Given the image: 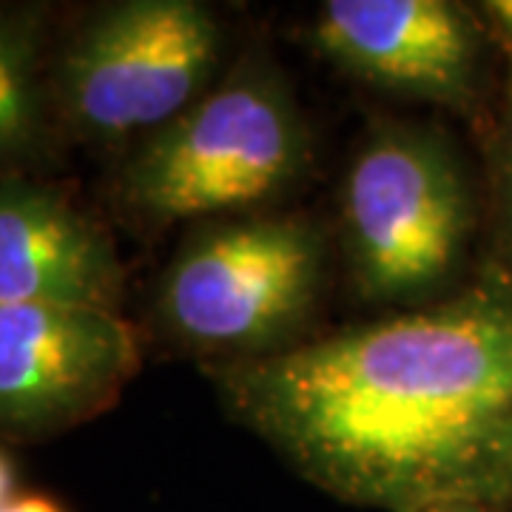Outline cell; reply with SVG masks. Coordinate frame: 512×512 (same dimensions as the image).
Segmentation results:
<instances>
[{
    "label": "cell",
    "instance_id": "4fadbf2b",
    "mask_svg": "<svg viewBox=\"0 0 512 512\" xmlns=\"http://www.w3.org/2000/svg\"><path fill=\"white\" fill-rule=\"evenodd\" d=\"M430 512H487L481 504H447V507H436Z\"/></svg>",
    "mask_w": 512,
    "mask_h": 512
},
{
    "label": "cell",
    "instance_id": "8992f818",
    "mask_svg": "<svg viewBox=\"0 0 512 512\" xmlns=\"http://www.w3.org/2000/svg\"><path fill=\"white\" fill-rule=\"evenodd\" d=\"M137 370V333L117 311L0 305V436H49L94 419Z\"/></svg>",
    "mask_w": 512,
    "mask_h": 512
},
{
    "label": "cell",
    "instance_id": "5b68a950",
    "mask_svg": "<svg viewBox=\"0 0 512 512\" xmlns=\"http://www.w3.org/2000/svg\"><path fill=\"white\" fill-rule=\"evenodd\" d=\"M322 265L325 248L308 222H225L174 256L154 308L191 348L262 356L313 311Z\"/></svg>",
    "mask_w": 512,
    "mask_h": 512
},
{
    "label": "cell",
    "instance_id": "52a82bcc",
    "mask_svg": "<svg viewBox=\"0 0 512 512\" xmlns=\"http://www.w3.org/2000/svg\"><path fill=\"white\" fill-rule=\"evenodd\" d=\"M311 40L330 63L387 92L456 103L473 83V26L447 0H328Z\"/></svg>",
    "mask_w": 512,
    "mask_h": 512
},
{
    "label": "cell",
    "instance_id": "30bf717a",
    "mask_svg": "<svg viewBox=\"0 0 512 512\" xmlns=\"http://www.w3.org/2000/svg\"><path fill=\"white\" fill-rule=\"evenodd\" d=\"M0 512H66L60 504H57L52 495L43 493H26L12 498L9 504H3Z\"/></svg>",
    "mask_w": 512,
    "mask_h": 512
},
{
    "label": "cell",
    "instance_id": "ba28073f",
    "mask_svg": "<svg viewBox=\"0 0 512 512\" xmlns=\"http://www.w3.org/2000/svg\"><path fill=\"white\" fill-rule=\"evenodd\" d=\"M123 291L126 268L103 222L57 185L0 177V305L117 311Z\"/></svg>",
    "mask_w": 512,
    "mask_h": 512
},
{
    "label": "cell",
    "instance_id": "8fae6325",
    "mask_svg": "<svg viewBox=\"0 0 512 512\" xmlns=\"http://www.w3.org/2000/svg\"><path fill=\"white\" fill-rule=\"evenodd\" d=\"M12 490H15V461L0 447V507L12 501Z\"/></svg>",
    "mask_w": 512,
    "mask_h": 512
},
{
    "label": "cell",
    "instance_id": "7a4b0ae2",
    "mask_svg": "<svg viewBox=\"0 0 512 512\" xmlns=\"http://www.w3.org/2000/svg\"><path fill=\"white\" fill-rule=\"evenodd\" d=\"M308 131L288 86L248 60L140 143L117 194L157 222L225 214L271 200L305 171Z\"/></svg>",
    "mask_w": 512,
    "mask_h": 512
},
{
    "label": "cell",
    "instance_id": "277c9868",
    "mask_svg": "<svg viewBox=\"0 0 512 512\" xmlns=\"http://www.w3.org/2000/svg\"><path fill=\"white\" fill-rule=\"evenodd\" d=\"M342 234L365 296L419 299L450 276L467 234V197L450 151L407 123L373 128L342 185Z\"/></svg>",
    "mask_w": 512,
    "mask_h": 512
},
{
    "label": "cell",
    "instance_id": "9a60e30c",
    "mask_svg": "<svg viewBox=\"0 0 512 512\" xmlns=\"http://www.w3.org/2000/svg\"><path fill=\"white\" fill-rule=\"evenodd\" d=\"M507 470H510V481H512V436H510V447H507Z\"/></svg>",
    "mask_w": 512,
    "mask_h": 512
},
{
    "label": "cell",
    "instance_id": "3957f363",
    "mask_svg": "<svg viewBox=\"0 0 512 512\" xmlns=\"http://www.w3.org/2000/svg\"><path fill=\"white\" fill-rule=\"evenodd\" d=\"M220 23L197 0H123L94 9L57 55L52 89L86 140L154 134L205 94Z\"/></svg>",
    "mask_w": 512,
    "mask_h": 512
},
{
    "label": "cell",
    "instance_id": "7c38bea8",
    "mask_svg": "<svg viewBox=\"0 0 512 512\" xmlns=\"http://www.w3.org/2000/svg\"><path fill=\"white\" fill-rule=\"evenodd\" d=\"M490 15L498 20L501 32L510 37L512 43V0H495V3H490Z\"/></svg>",
    "mask_w": 512,
    "mask_h": 512
},
{
    "label": "cell",
    "instance_id": "9c48e42d",
    "mask_svg": "<svg viewBox=\"0 0 512 512\" xmlns=\"http://www.w3.org/2000/svg\"><path fill=\"white\" fill-rule=\"evenodd\" d=\"M46 15L0 3V177H18L46 146L49 97L43 63Z\"/></svg>",
    "mask_w": 512,
    "mask_h": 512
},
{
    "label": "cell",
    "instance_id": "6da1fadb",
    "mask_svg": "<svg viewBox=\"0 0 512 512\" xmlns=\"http://www.w3.org/2000/svg\"><path fill=\"white\" fill-rule=\"evenodd\" d=\"M217 376L242 424L350 504L430 512L510 484L507 288L248 356Z\"/></svg>",
    "mask_w": 512,
    "mask_h": 512
},
{
    "label": "cell",
    "instance_id": "5bb4252c",
    "mask_svg": "<svg viewBox=\"0 0 512 512\" xmlns=\"http://www.w3.org/2000/svg\"><path fill=\"white\" fill-rule=\"evenodd\" d=\"M504 180H507V194L512 200V137L507 143V154H504Z\"/></svg>",
    "mask_w": 512,
    "mask_h": 512
}]
</instances>
